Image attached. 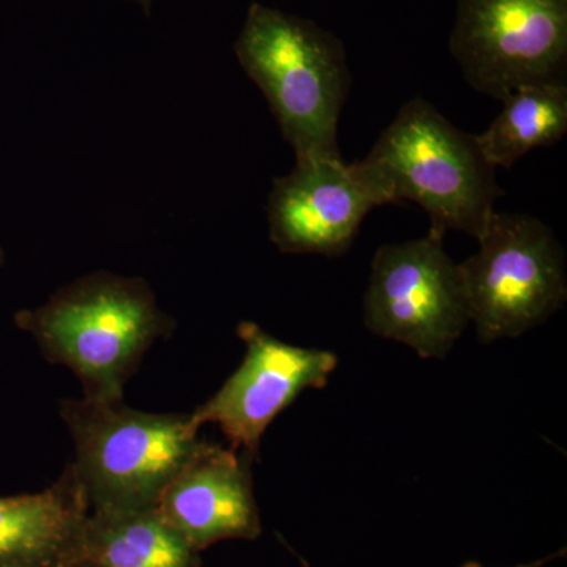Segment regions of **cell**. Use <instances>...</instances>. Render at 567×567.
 <instances>
[{
	"label": "cell",
	"instance_id": "obj_6",
	"mask_svg": "<svg viewBox=\"0 0 567 567\" xmlns=\"http://www.w3.org/2000/svg\"><path fill=\"white\" fill-rule=\"evenodd\" d=\"M450 50L470 87L499 102L566 81L567 0H458Z\"/></svg>",
	"mask_w": 567,
	"mask_h": 567
},
{
	"label": "cell",
	"instance_id": "obj_16",
	"mask_svg": "<svg viewBox=\"0 0 567 567\" xmlns=\"http://www.w3.org/2000/svg\"><path fill=\"white\" fill-rule=\"evenodd\" d=\"M3 260H6V252H3L2 245H0V268H2Z\"/></svg>",
	"mask_w": 567,
	"mask_h": 567
},
{
	"label": "cell",
	"instance_id": "obj_4",
	"mask_svg": "<svg viewBox=\"0 0 567 567\" xmlns=\"http://www.w3.org/2000/svg\"><path fill=\"white\" fill-rule=\"evenodd\" d=\"M61 416L76 447L71 464L91 513L155 509L200 443L193 415L141 412L123 399H66Z\"/></svg>",
	"mask_w": 567,
	"mask_h": 567
},
{
	"label": "cell",
	"instance_id": "obj_8",
	"mask_svg": "<svg viewBox=\"0 0 567 567\" xmlns=\"http://www.w3.org/2000/svg\"><path fill=\"white\" fill-rule=\"evenodd\" d=\"M246 353L221 390L192 413L196 424H218L230 445L252 458L275 417L306 390H320L338 365L333 352L290 346L257 323L241 322Z\"/></svg>",
	"mask_w": 567,
	"mask_h": 567
},
{
	"label": "cell",
	"instance_id": "obj_15",
	"mask_svg": "<svg viewBox=\"0 0 567 567\" xmlns=\"http://www.w3.org/2000/svg\"><path fill=\"white\" fill-rule=\"evenodd\" d=\"M134 2L141 3L142 9L145 10V13H148V11H151L153 0H134Z\"/></svg>",
	"mask_w": 567,
	"mask_h": 567
},
{
	"label": "cell",
	"instance_id": "obj_13",
	"mask_svg": "<svg viewBox=\"0 0 567 567\" xmlns=\"http://www.w3.org/2000/svg\"><path fill=\"white\" fill-rule=\"evenodd\" d=\"M503 111L475 140L488 163L511 169L536 148L551 147L567 132V84L522 85L502 100Z\"/></svg>",
	"mask_w": 567,
	"mask_h": 567
},
{
	"label": "cell",
	"instance_id": "obj_7",
	"mask_svg": "<svg viewBox=\"0 0 567 567\" xmlns=\"http://www.w3.org/2000/svg\"><path fill=\"white\" fill-rule=\"evenodd\" d=\"M371 333L445 358L470 323L461 268L431 235L379 248L364 295Z\"/></svg>",
	"mask_w": 567,
	"mask_h": 567
},
{
	"label": "cell",
	"instance_id": "obj_5",
	"mask_svg": "<svg viewBox=\"0 0 567 567\" xmlns=\"http://www.w3.org/2000/svg\"><path fill=\"white\" fill-rule=\"evenodd\" d=\"M477 244L458 268L481 342L518 338L565 306V251L547 224L495 212Z\"/></svg>",
	"mask_w": 567,
	"mask_h": 567
},
{
	"label": "cell",
	"instance_id": "obj_17",
	"mask_svg": "<svg viewBox=\"0 0 567 567\" xmlns=\"http://www.w3.org/2000/svg\"><path fill=\"white\" fill-rule=\"evenodd\" d=\"M298 559H300L301 565H303V567H312L311 565H308V563H306L303 558L298 557Z\"/></svg>",
	"mask_w": 567,
	"mask_h": 567
},
{
	"label": "cell",
	"instance_id": "obj_10",
	"mask_svg": "<svg viewBox=\"0 0 567 567\" xmlns=\"http://www.w3.org/2000/svg\"><path fill=\"white\" fill-rule=\"evenodd\" d=\"M252 461L235 447L200 440L163 492L159 513L199 551L226 539L256 540L262 522L254 496Z\"/></svg>",
	"mask_w": 567,
	"mask_h": 567
},
{
	"label": "cell",
	"instance_id": "obj_12",
	"mask_svg": "<svg viewBox=\"0 0 567 567\" xmlns=\"http://www.w3.org/2000/svg\"><path fill=\"white\" fill-rule=\"evenodd\" d=\"M203 558L155 509L89 513L71 567H200Z\"/></svg>",
	"mask_w": 567,
	"mask_h": 567
},
{
	"label": "cell",
	"instance_id": "obj_2",
	"mask_svg": "<svg viewBox=\"0 0 567 567\" xmlns=\"http://www.w3.org/2000/svg\"><path fill=\"white\" fill-rule=\"evenodd\" d=\"M353 164L380 205H420L436 240L450 230L477 240L505 196L475 136L423 99L406 102L368 156Z\"/></svg>",
	"mask_w": 567,
	"mask_h": 567
},
{
	"label": "cell",
	"instance_id": "obj_9",
	"mask_svg": "<svg viewBox=\"0 0 567 567\" xmlns=\"http://www.w3.org/2000/svg\"><path fill=\"white\" fill-rule=\"evenodd\" d=\"M375 207L379 200L353 163L341 156L297 158L268 196L270 240L286 254L342 256Z\"/></svg>",
	"mask_w": 567,
	"mask_h": 567
},
{
	"label": "cell",
	"instance_id": "obj_11",
	"mask_svg": "<svg viewBox=\"0 0 567 567\" xmlns=\"http://www.w3.org/2000/svg\"><path fill=\"white\" fill-rule=\"evenodd\" d=\"M89 513L73 464L44 491L0 496V567H71Z\"/></svg>",
	"mask_w": 567,
	"mask_h": 567
},
{
	"label": "cell",
	"instance_id": "obj_14",
	"mask_svg": "<svg viewBox=\"0 0 567 567\" xmlns=\"http://www.w3.org/2000/svg\"><path fill=\"white\" fill-rule=\"evenodd\" d=\"M561 555V551H557V554L550 555V557H544L540 559H536V561L532 563H522V565L511 566V567H544L548 565V563L554 561V559H557ZM462 567H484L481 566L480 563H466V565Z\"/></svg>",
	"mask_w": 567,
	"mask_h": 567
},
{
	"label": "cell",
	"instance_id": "obj_1",
	"mask_svg": "<svg viewBox=\"0 0 567 567\" xmlns=\"http://www.w3.org/2000/svg\"><path fill=\"white\" fill-rule=\"evenodd\" d=\"M14 323L50 363L71 369L84 398L95 401H121L148 349L175 330L145 279L110 271L82 276L40 308L18 311Z\"/></svg>",
	"mask_w": 567,
	"mask_h": 567
},
{
	"label": "cell",
	"instance_id": "obj_3",
	"mask_svg": "<svg viewBox=\"0 0 567 567\" xmlns=\"http://www.w3.org/2000/svg\"><path fill=\"white\" fill-rule=\"evenodd\" d=\"M235 55L262 91L295 158L341 156L339 117L352 80L338 37L315 21L252 3Z\"/></svg>",
	"mask_w": 567,
	"mask_h": 567
}]
</instances>
